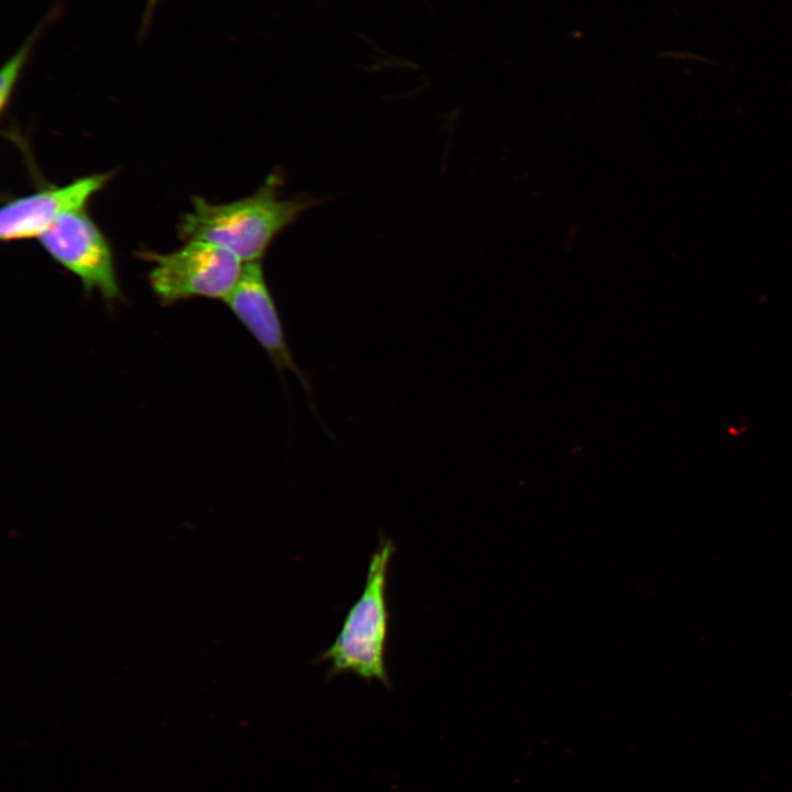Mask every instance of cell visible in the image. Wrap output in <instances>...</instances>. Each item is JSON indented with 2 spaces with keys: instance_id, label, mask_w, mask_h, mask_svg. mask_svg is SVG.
Here are the masks:
<instances>
[{
  "instance_id": "obj_1",
  "label": "cell",
  "mask_w": 792,
  "mask_h": 792,
  "mask_svg": "<svg viewBox=\"0 0 792 792\" xmlns=\"http://www.w3.org/2000/svg\"><path fill=\"white\" fill-rule=\"evenodd\" d=\"M283 176L274 169L250 196L224 204L193 197V208L178 224L184 241L199 240L222 246L243 263L261 261L276 237L317 204L301 195L279 193Z\"/></svg>"
},
{
  "instance_id": "obj_2",
  "label": "cell",
  "mask_w": 792,
  "mask_h": 792,
  "mask_svg": "<svg viewBox=\"0 0 792 792\" xmlns=\"http://www.w3.org/2000/svg\"><path fill=\"white\" fill-rule=\"evenodd\" d=\"M395 550L389 538H380L361 595L348 610L334 641L319 657L320 662L328 663L329 675L352 673L391 686L385 662L389 630L387 579Z\"/></svg>"
},
{
  "instance_id": "obj_3",
  "label": "cell",
  "mask_w": 792,
  "mask_h": 792,
  "mask_svg": "<svg viewBox=\"0 0 792 792\" xmlns=\"http://www.w3.org/2000/svg\"><path fill=\"white\" fill-rule=\"evenodd\" d=\"M142 256L155 263L150 272L153 292L164 302L191 297L221 298L235 286L244 263L231 251L191 240L177 251Z\"/></svg>"
},
{
  "instance_id": "obj_4",
  "label": "cell",
  "mask_w": 792,
  "mask_h": 792,
  "mask_svg": "<svg viewBox=\"0 0 792 792\" xmlns=\"http://www.w3.org/2000/svg\"><path fill=\"white\" fill-rule=\"evenodd\" d=\"M37 239L87 292L97 289L107 300L119 296L110 245L85 209L63 215Z\"/></svg>"
},
{
  "instance_id": "obj_5",
  "label": "cell",
  "mask_w": 792,
  "mask_h": 792,
  "mask_svg": "<svg viewBox=\"0 0 792 792\" xmlns=\"http://www.w3.org/2000/svg\"><path fill=\"white\" fill-rule=\"evenodd\" d=\"M223 300L263 348L277 372H293L310 395L309 380L297 365L288 346L262 260L244 263L235 286Z\"/></svg>"
},
{
  "instance_id": "obj_6",
  "label": "cell",
  "mask_w": 792,
  "mask_h": 792,
  "mask_svg": "<svg viewBox=\"0 0 792 792\" xmlns=\"http://www.w3.org/2000/svg\"><path fill=\"white\" fill-rule=\"evenodd\" d=\"M109 178V174H94L9 201L0 212L1 240L38 238L63 215L85 209Z\"/></svg>"
},
{
  "instance_id": "obj_7",
  "label": "cell",
  "mask_w": 792,
  "mask_h": 792,
  "mask_svg": "<svg viewBox=\"0 0 792 792\" xmlns=\"http://www.w3.org/2000/svg\"><path fill=\"white\" fill-rule=\"evenodd\" d=\"M43 24L38 25L36 30L26 38L23 45L15 52V54L7 61L1 68L0 74V107L4 110L10 101L12 92L15 88L18 79L25 66V63L32 52V48L36 42V38L42 30Z\"/></svg>"
},
{
  "instance_id": "obj_8",
  "label": "cell",
  "mask_w": 792,
  "mask_h": 792,
  "mask_svg": "<svg viewBox=\"0 0 792 792\" xmlns=\"http://www.w3.org/2000/svg\"><path fill=\"white\" fill-rule=\"evenodd\" d=\"M157 2H158V0H147L145 15H144V25H146V23L150 21L152 12L154 11V8L157 4Z\"/></svg>"
}]
</instances>
